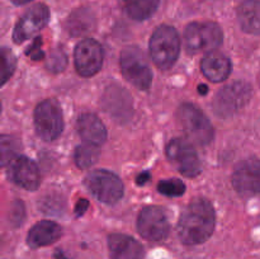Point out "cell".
Wrapping results in <instances>:
<instances>
[{"mask_svg":"<svg viewBox=\"0 0 260 259\" xmlns=\"http://www.w3.org/2000/svg\"><path fill=\"white\" fill-rule=\"evenodd\" d=\"M251 88L245 81H235L225 86L213 99L212 107L220 117H231L249 103Z\"/></svg>","mask_w":260,"mask_h":259,"instance_id":"ba28073f","label":"cell"},{"mask_svg":"<svg viewBox=\"0 0 260 259\" xmlns=\"http://www.w3.org/2000/svg\"><path fill=\"white\" fill-rule=\"evenodd\" d=\"M10 222L15 223V225H19L23 222V218H24V206L20 201L14 202V205L10 208Z\"/></svg>","mask_w":260,"mask_h":259,"instance_id":"83f0119b","label":"cell"},{"mask_svg":"<svg viewBox=\"0 0 260 259\" xmlns=\"http://www.w3.org/2000/svg\"><path fill=\"white\" fill-rule=\"evenodd\" d=\"M178 122L189 140L200 146L208 145L215 137V130L205 113L192 103H184L178 109Z\"/></svg>","mask_w":260,"mask_h":259,"instance_id":"7a4b0ae2","label":"cell"},{"mask_svg":"<svg viewBox=\"0 0 260 259\" xmlns=\"http://www.w3.org/2000/svg\"><path fill=\"white\" fill-rule=\"evenodd\" d=\"M137 230L146 240H164L170 230L169 218L164 208L159 206H149L141 210L137 218Z\"/></svg>","mask_w":260,"mask_h":259,"instance_id":"9c48e42d","label":"cell"},{"mask_svg":"<svg viewBox=\"0 0 260 259\" xmlns=\"http://www.w3.org/2000/svg\"><path fill=\"white\" fill-rule=\"evenodd\" d=\"M238 20L244 32L260 35V0H245L238 8Z\"/></svg>","mask_w":260,"mask_h":259,"instance_id":"d6986e66","label":"cell"},{"mask_svg":"<svg viewBox=\"0 0 260 259\" xmlns=\"http://www.w3.org/2000/svg\"><path fill=\"white\" fill-rule=\"evenodd\" d=\"M66 65H68V57H66L65 52L60 48L51 51L50 56L46 60V66L51 73H60V71L65 70Z\"/></svg>","mask_w":260,"mask_h":259,"instance_id":"484cf974","label":"cell"},{"mask_svg":"<svg viewBox=\"0 0 260 259\" xmlns=\"http://www.w3.org/2000/svg\"><path fill=\"white\" fill-rule=\"evenodd\" d=\"M233 185L236 192L245 197L260 193V159H248L235 168Z\"/></svg>","mask_w":260,"mask_h":259,"instance_id":"4fadbf2b","label":"cell"},{"mask_svg":"<svg viewBox=\"0 0 260 259\" xmlns=\"http://www.w3.org/2000/svg\"><path fill=\"white\" fill-rule=\"evenodd\" d=\"M15 70V56L7 47L2 48V84L10 79Z\"/></svg>","mask_w":260,"mask_h":259,"instance_id":"4316f807","label":"cell"},{"mask_svg":"<svg viewBox=\"0 0 260 259\" xmlns=\"http://www.w3.org/2000/svg\"><path fill=\"white\" fill-rule=\"evenodd\" d=\"M180 51V38L175 28L160 25L150 38V56L155 65L168 70L177 61Z\"/></svg>","mask_w":260,"mask_h":259,"instance_id":"3957f363","label":"cell"},{"mask_svg":"<svg viewBox=\"0 0 260 259\" xmlns=\"http://www.w3.org/2000/svg\"><path fill=\"white\" fill-rule=\"evenodd\" d=\"M35 127L45 141H55L63 130V117L60 106L52 99L41 102L35 109Z\"/></svg>","mask_w":260,"mask_h":259,"instance_id":"52a82bcc","label":"cell"},{"mask_svg":"<svg viewBox=\"0 0 260 259\" xmlns=\"http://www.w3.org/2000/svg\"><path fill=\"white\" fill-rule=\"evenodd\" d=\"M167 156L169 161L185 177H197L201 173V163L198 155L189 141L174 139L168 144Z\"/></svg>","mask_w":260,"mask_h":259,"instance_id":"30bf717a","label":"cell"},{"mask_svg":"<svg viewBox=\"0 0 260 259\" xmlns=\"http://www.w3.org/2000/svg\"><path fill=\"white\" fill-rule=\"evenodd\" d=\"M78 132L85 144L101 146L107 139V130L98 116L84 113L78 119Z\"/></svg>","mask_w":260,"mask_h":259,"instance_id":"2e32d148","label":"cell"},{"mask_svg":"<svg viewBox=\"0 0 260 259\" xmlns=\"http://www.w3.org/2000/svg\"><path fill=\"white\" fill-rule=\"evenodd\" d=\"M40 45H42L41 40H36L35 43H33V45L29 47V50L27 51V55H29L30 57L35 58V60H40V58H42L43 52H42V50H41Z\"/></svg>","mask_w":260,"mask_h":259,"instance_id":"f546056e","label":"cell"},{"mask_svg":"<svg viewBox=\"0 0 260 259\" xmlns=\"http://www.w3.org/2000/svg\"><path fill=\"white\" fill-rule=\"evenodd\" d=\"M86 208H88V202H86V200H80L78 202V205H76V213H78V215H81V213L85 212Z\"/></svg>","mask_w":260,"mask_h":259,"instance_id":"4dcf8cb0","label":"cell"},{"mask_svg":"<svg viewBox=\"0 0 260 259\" xmlns=\"http://www.w3.org/2000/svg\"><path fill=\"white\" fill-rule=\"evenodd\" d=\"M104 53L102 46L93 38H85L80 41L75 47L74 62L76 71L81 76H93L103 66Z\"/></svg>","mask_w":260,"mask_h":259,"instance_id":"8fae6325","label":"cell"},{"mask_svg":"<svg viewBox=\"0 0 260 259\" xmlns=\"http://www.w3.org/2000/svg\"><path fill=\"white\" fill-rule=\"evenodd\" d=\"M93 25V14L86 9H80L71 14L68 19V30L70 35L79 36L90 30Z\"/></svg>","mask_w":260,"mask_h":259,"instance_id":"7402d4cb","label":"cell"},{"mask_svg":"<svg viewBox=\"0 0 260 259\" xmlns=\"http://www.w3.org/2000/svg\"><path fill=\"white\" fill-rule=\"evenodd\" d=\"M121 71L124 78L140 90L150 88L152 73L144 53L136 47H127L121 52Z\"/></svg>","mask_w":260,"mask_h":259,"instance_id":"5b68a950","label":"cell"},{"mask_svg":"<svg viewBox=\"0 0 260 259\" xmlns=\"http://www.w3.org/2000/svg\"><path fill=\"white\" fill-rule=\"evenodd\" d=\"M10 2L15 5H23V4H27V3L32 2V0H10Z\"/></svg>","mask_w":260,"mask_h":259,"instance_id":"d6a6232c","label":"cell"},{"mask_svg":"<svg viewBox=\"0 0 260 259\" xmlns=\"http://www.w3.org/2000/svg\"><path fill=\"white\" fill-rule=\"evenodd\" d=\"M202 73L208 80L213 83H221L229 78L231 73V62L225 55L211 52L201 62Z\"/></svg>","mask_w":260,"mask_h":259,"instance_id":"ac0fdd59","label":"cell"},{"mask_svg":"<svg viewBox=\"0 0 260 259\" xmlns=\"http://www.w3.org/2000/svg\"><path fill=\"white\" fill-rule=\"evenodd\" d=\"M62 235V228L53 221H40L29 230L27 244L30 248H41L56 243Z\"/></svg>","mask_w":260,"mask_h":259,"instance_id":"e0dca14e","label":"cell"},{"mask_svg":"<svg viewBox=\"0 0 260 259\" xmlns=\"http://www.w3.org/2000/svg\"><path fill=\"white\" fill-rule=\"evenodd\" d=\"M123 12L134 20H146L156 12L160 0H119Z\"/></svg>","mask_w":260,"mask_h":259,"instance_id":"44dd1931","label":"cell"},{"mask_svg":"<svg viewBox=\"0 0 260 259\" xmlns=\"http://www.w3.org/2000/svg\"><path fill=\"white\" fill-rule=\"evenodd\" d=\"M216 212L205 198L193 200L182 212L178 222V236L185 245H198L211 238L215 231Z\"/></svg>","mask_w":260,"mask_h":259,"instance_id":"6da1fadb","label":"cell"},{"mask_svg":"<svg viewBox=\"0 0 260 259\" xmlns=\"http://www.w3.org/2000/svg\"><path fill=\"white\" fill-rule=\"evenodd\" d=\"M85 185L96 200L107 205L117 203L123 197V183L108 170L98 169L89 173L85 178Z\"/></svg>","mask_w":260,"mask_h":259,"instance_id":"8992f818","label":"cell"},{"mask_svg":"<svg viewBox=\"0 0 260 259\" xmlns=\"http://www.w3.org/2000/svg\"><path fill=\"white\" fill-rule=\"evenodd\" d=\"M57 207L61 208V201L60 198H55L53 196H50L48 200L42 201V208L46 213H57L56 211H60Z\"/></svg>","mask_w":260,"mask_h":259,"instance_id":"f1b7e54d","label":"cell"},{"mask_svg":"<svg viewBox=\"0 0 260 259\" xmlns=\"http://www.w3.org/2000/svg\"><path fill=\"white\" fill-rule=\"evenodd\" d=\"M223 42V33L217 23L194 22L184 32V45L189 53H211Z\"/></svg>","mask_w":260,"mask_h":259,"instance_id":"277c9868","label":"cell"},{"mask_svg":"<svg viewBox=\"0 0 260 259\" xmlns=\"http://www.w3.org/2000/svg\"><path fill=\"white\" fill-rule=\"evenodd\" d=\"M109 258L111 259H144V246L124 234H112L108 238Z\"/></svg>","mask_w":260,"mask_h":259,"instance_id":"9a60e30c","label":"cell"},{"mask_svg":"<svg viewBox=\"0 0 260 259\" xmlns=\"http://www.w3.org/2000/svg\"><path fill=\"white\" fill-rule=\"evenodd\" d=\"M50 19L47 5L36 4L27 10L17 22L13 32L15 43H23L46 27Z\"/></svg>","mask_w":260,"mask_h":259,"instance_id":"7c38bea8","label":"cell"},{"mask_svg":"<svg viewBox=\"0 0 260 259\" xmlns=\"http://www.w3.org/2000/svg\"><path fill=\"white\" fill-rule=\"evenodd\" d=\"M9 178L13 183L27 190H36L41 182L37 165L25 156H18L10 163Z\"/></svg>","mask_w":260,"mask_h":259,"instance_id":"5bb4252c","label":"cell"},{"mask_svg":"<svg viewBox=\"0 0 260 259\" xmlns=\"http://www.w3.org/2000/svg\"><path fill=\"white\" fill-rule=\"evenodd\" d=\"M103 101L106 111L111 116L124 118L131 114L132 104L129 96L124 93V90H121V88H108Z\"/></svg>","mask_w":260,"mask_h":259,"instance_id":"ffe728a7","label":"cell"},{"mask_svg":"<svg viewBox=\"0 0 260 259\" xmlns=\"http://www.w3.org/2000/svg\"><path fill=\"white\" fill-rule=\"evenodd\" d=\"M98 156V146H94V145L90 144L78 146L75 150V154H74L75 164L78 165L80 169H86V168L91 167V165L96 161Z\"/></svg>","mask_w":260,"mask_h":259,"instance_id":"603a6c76","label":"cell"},{"mask_svg":"<svg viewBox=\"0 0 260 259\" xmlns=\"http://www.w3.org/2000/svg\"><path fill=\"white\" fill-rule=\"evenodd\" d=\"M157 189L160 193L169 197H179L184 195L185 184L179 179H164L159 183Z\"/></svg>","mask_w":260,"mask_h":259,"instance_id":"d4e9b609","label":"cell"},{"mask_svg":"<svg viewBox=\"0 0 260 259\" xmlns=\"http://www.w3.org/2000/svg\"><path fill=\"white\" fill-rule=\"evenodd\" d=\"M55 258H56V259H69L68 256H66L65 254H63L62 251H61V250H56V253H55Z\"/></svg>","mask_w":260,"mask_h":259,"instance_id":"1f68e13d","label":"cell"},{"mask_svg":"<svg viewBox=\"0 0 260 259\" xmlns=\"http://www.w3.org/2000/svg\"><path fill=\"white\" fill-rule=\"evenodd\" d=\"M20 149V145L17 139L12 136H2V165L7 167L13 160L18 157V150Z\"/></svg>","mask_w":260,"mask_h":259,"instance_id":"cb8c5ba5","label":"cell"}]
</instances>
